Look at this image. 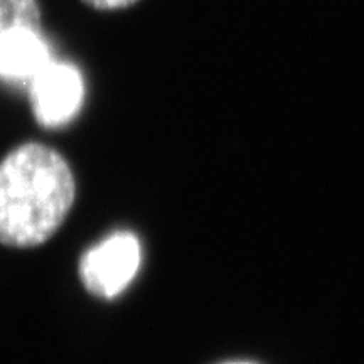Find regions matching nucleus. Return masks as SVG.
Masks as SVG:
<instances>
[{"mask_svg":"<svg viewBox=\"0 0 364 364\" xmlns=\"http://www.w3.org/2000/svg\"><path fill=\"white\" fill-rule=\"evenodd\" d=\"M75 194V177L56 150L36 142L11 150L0 161V243H44L66 220Z\"/></svg>","mask_w":364,"mask_h":364,"instance_id":"obj_1","label":"nucleus"},{"mask_svg":"<svg viewBox=\"0 0 364 364\" xmlns=\"http://www.w3.org/2000/svg\"><path fill=\"white\" fill-rule=\"evenodd\" d=\"M139 267V240L129 231H118L83 255L80 277L90 294L113 299L130 285Z\"/></svg>","mask_w":364,"mask_h":364,"instance_id":"obj_2","label":"nucleus"},{"mask_svg":"<svg viewBox=\"0 0 364 364\" xmlns=\"http://www.w3.org/2000/svg\"><path fill=\"white\" fill-rule=\"evenodd\" d=\"M27 95L38 124L58 129L78 115L85 100V81L75 65L53 59L31 80Z\"/></svg>","mask_w":364,"mask_h":364,"instance_id":"obj_3","label":"nucleus"},{"mask_svg":"<svg viewBox=\"0 0 364 364\" xmlns=\"http://www.w3.org/2000/svg\"><path fill=\"white\" fill-rule=\"evenodd\" d=\"M51 61V48L41 27H17L0 39V81L27 86Z\"/></svg>","mask_w":364,"mask_h":364,"instance_id":"obj_4","label":"nucleus"},{"mask_svg":"<svg viewBox=\"0 0 364 364\" xmlns=\"http://www.w3.org/2000/svg\"><path fill=\"white\" fill-rule=\"evenodd\" d=\"M41 22L39 0H0V39L17 27H41Z\"/></svg>","mask_w":364,"mask_h":364,"instance_id":"obj_5","label":"nucleus"},{"mask_svg":"<svg viewBox=\"0 0 364 364\" xmlns=\"http://www.w3.org/2000/svg\"><path fill=\"white\" fill-rule=\"evenodd\" d=\"M86 6L95 9V11L110 12V11H122V9H129L135 6L139 0H81Z\"/></svg>","mask_w":364,"mask_h":364,"instance_id":"obj_6","label":"nucleus"},{"mask_svg":"<svg viewBox=\"0 0 364 364\" xmlns=\"http://www.w3.org/2000/svg\"><path fill=\"white\" fill-rule=\"evenodd\" d=\"M231 364H248V363H231Z\"/></svg>","mask_w":364,"mask_h":364,"instance_id":"obj_7","label":"nucleus"}]
</instances>
